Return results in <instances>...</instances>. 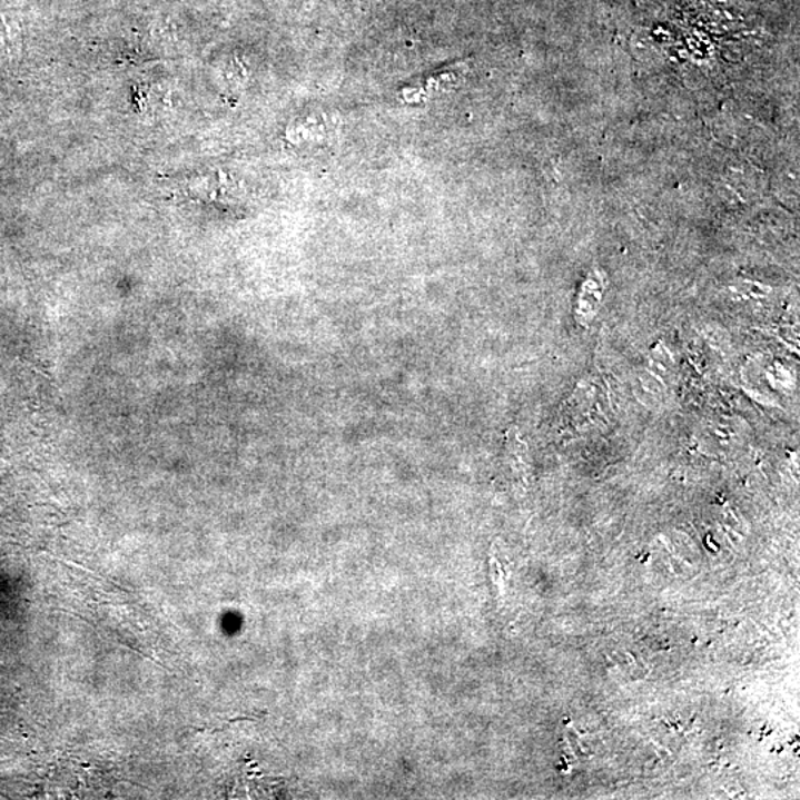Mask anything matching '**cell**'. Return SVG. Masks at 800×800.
<instances>
[{
	"label": "cell",
	"mask_w": 800,
	"mask_h": 800,
	"mask_svg": "<svg viewBox=\"0 0 800 800\" xmlns=\"http://www.w3.org/2000/svg\"><path fill=\"white\" fill-rule=\"evenodd\" d=\"M21 27L17 20L0 12V65H12L21 56Z\"/></svg>",
	"instance_id": "cell-1"
}]
</instances>
